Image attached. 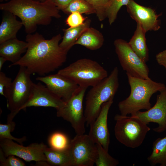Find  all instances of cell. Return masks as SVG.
<instances>
[{
  "instance_id": "1",
  "label": "cell",
  "mask_w": 166,
  "mask_h": 166,
  "mask_svg": "<svg viewBox=\"0 0 166 166\" xmlns=\"http://www.w3.org/2000/svg\"><path fill=\"white\" fill-rule=\"evenodd\" d=\"M62 38L60 34L50 39H45L37 32L27 34L26 41L28 47L25 54L9 67H24L31 74H37L41 76L54 71L61 66L67 59V53L59 46Z\"/></svg>"
},
{
  "instance_id": "2",
  "label": "cell",
  "mask_w": 166,
  "mask_h": 166,
  "mask_svg": "<svg viewBox=\"0 0 166 166\" xmlns=\"http://www.w3.org/2000/svg\"><path fill=\"white\" fill-rule=\"evenodd\" d=\"M0 9L10 12L21 20L27 34L34 32L38 25L49 24L53 18L61 17L59 10L51 0H10L0 4Z\"/></svg>"
},
{
  "instance_id": "3",
  "label": "cell",
  "mask_w": 166,
  "mask_h": 166,
  "mask_svg": "<svg viewBox=\"0 0 166 166\" xmlns=\"http://www.w3.org/2000/svg\"><path fill=\"white\" fill-rule=\"evenodd\" d=\"M131 89L129 96L120 102L118 107L121 115H133L141 109L148 110L151 108L150 99L158 91L165 89L164 83L138 78L126 74Z\"/></svg>"
},
{
  "instance_id": "4",
  "label": "cell",
  "mask_w": 166,
  "mask_h": 166,
  "mask_svg": "<svg viewBox=\"0 0 166 166\" xmlns=\"http://www.w3.org/2000/svg\"><path fill=\"white\" fill-rule=\"evenodd\" d=\"M119 70L115 67L110 74L92 88L87 93L84 114L88 126L99 114L102 104L114 96L119 86Z\"/></svg>"
},
{
  "instance_id": "5",
  "label": "cell",
  "mask_w": 166,
  "mask_h": 166,
  "mask_svg": "<svg viewBox=\"0 0 166 166\" xmlns=\"http://www.w3.org/2000/svg\"><path fill=\"white\" fill-rule=\"evenodd\" d=\"M57 73L74 81L79 86H93L108 76L107 71L97 62L79 59L59 70Z\"/></svg>"
},
{
  "instance_id": "6",
  "label": "cell",
  "mask_w": 166,
  "mask_h": 166,
  "mask_svg": "<svg viewBox=\"0 0 166 166\" xmlns=\"http://www.w3.org/2000/svg\"><path fill=\"white\" fill-rule=\"evenodd\" d=\"M20 67L14 79L4 91L7 101V107L10 111L7 118V122L12 121L22 110L31 93L33 82L31 79V74L25 67Z\"/></svg>"
},
{
  "instance_id": "7",
  "label": "cell",
  "mask_w": 166,
  "mask_h": 166,
  "mask_svg": "<svg viewBox=\"0 0 166 166\" xmlns=\"http://www.w3.org/2000/svg\"><path fill=\"white\" fill-rule=\"evenodd\" d=\"M114 119L116 138L128 147L135 148L140 146L150 130L147 124L134 117L117 114Z\"/></svg>"
},
{
  "instance_id": "8",
  "label": "cell",
  "mask_w": 166,
  "mask_h": 166,
  "mask_svg": "<svg viewBox=\"0 0 166 166\" xmlns=\"http://www.w3.org/2000/svg\"><path fill=\"white\" fill-rule=\"evenodd\" d=\"M116 53L120 65L126 74L141 79L149 80V70L146 62L132 50L128 42L118 39L114 42Z\"/></svg>"
},
{
  "instance_id": "9",
  "label": "cell",
  "mask_w": 166,
  "mask_h": 166,
  "mask_svg": "<svg viewBox=\"0 0 166 166\" xmlns=\"http://www.w3.org/2000/svg\"><path fill=\"white\" fill-rule=\"evenodd\" d=\"M87 88L79 86L77 92L64 105L57 110V116L69 122L76 135L84 134L86 119L83 102Z\"/></svg>"
},
{
  "instance_id": "10",
  "label": "cell",
  "mask_w": 166,
  "mask_h": 166,
  "mask_svg": "<svg viewBox=\"0 0 166 166\" xmlns=\"http://www.w3.org/2000/svg\"><path fill=\"white\" fill-rule=\"evenodd\" d=\"M72 166H93L97 156L96 143L88 135H76L67 149Z\"/></svg>"
},
{
  "instance_id": "11",
  "label": "cell",
  "mask_w": 166,
  "mask_h": 166,
  "mask_svg": "<svg viewBox=\"0 0 166 166\" xmlns=\"http://www.w3.org/2000/svg\"><path fill=\"white\" fill-rule=\"evenodd\" d=\"M47 146L43 143H33L25 147L12 140L0 139V149L6 157L14 155L26 162L46 161L44 151Z\"/></svg>"
},
{
  "instance_id": "12",
  "label": "cell",
  "mask_w": 166,
  "mask_h": 166,
  "mask_svg": "<svg viewBox=\"0 0 166 166\" xmlns=\"http://www.w3.org/2000/svg\"><path fill=\"white\" fill-rule=\"evenodd\" d=\"M36 80L44 83L53 93L65 102L68 101L79 88L74 81L57 73L38 77Z\"/></svg>"
},
{
  "instance_id": "13",
  "label": "cell",
  "mask_w": 166,
  "mask_h": 166,
  "mask_svg": "<svg viewBox=\"0 0 166 166\" xmlns=\"http://www.w3.org/2000/svg\"><path fill=\"white\" fill-rule=\"evenodd\" d=\"M160 93L152 107L146 111H139L131 115L147 124L151 122L158 124V126L153 130L158 133L166 131V88Z\"/></svg>"
},
{
  "instance_id": "14",
  "label": "cell",
  "mask_w": 166,
  "mask_h": 166,
  "mask_svg": "<svg viewBox=\"0 0 166 166\" xmlns=\"http://www.w3.org/2000/svg\"><path fill=\"white\" fill-rule=\"evenodd\" d=\"M113 98L111 97L102 104L98 116L89 125L88 134L96 143H99L108 151L110 143V134L108 127L107 117L109 110L113 103Z\"/></svg>"
},
{
  "instance_id": "15",
  "label": "cell",
  "mask_w": 166,
  "mask_h": 166,
  "mask_svg": "<svg viewBox=\"0 0 166 166\" xmlns=\"http://www.w3.org/2000/svg\"><path fill=\"white\" fill-rule=\"evenodd\" d=\"M65 102L53 93L41 83H33L30 98L22 110L28 107H51L58 110L63 107Z\"/></svg>"
},
{
  "instance_id": "16",
  "label": "cell",
  "mask_w": 166,
  "mask_h": 166,
  "mask_svg": "<svg viewBox=\"0 0 166 166\" xmlns=\"http://www.w3.org/2000/svg\"><path fill=\"white\" fill-rule=\"evenodd\" d=\"M127 11L131 18L139 23L146 32L156 31L160 28L157 15L153 9L139 4L134 0H129L126 6Z\"/></svg>"
},
{
  "instance_id": "17",
  "label": "cell",
  "mask_w": 166,
  "mask_h": 166,
  "mask_svg": "<svg viewBox=\"0 0 166 166\" xmlns=\"http://www.w3.org/2000/svg\"><path fill=\"white\" fill-rule=\"evenodd\" d=\"M27 47L26 42L17 38L9 39L0 43V56L14 64L20 60L21 55L26 52Z\"/></svg>"
},
{
  "instance_id": "18",
  "label": "cell",
  "mask_w": 166,
  "mask_h": 166,
  "mask_svg": "<svg viewBox=\"0 0 166 166\" xmlns=\"http://www.w3.org/2000/svg\"><path fill=\"white\" fill-rule=\"evenodd\" d=\"M0 25V43L16 38L17 34L23 25L16 16L8 11H4Z\"/></svg>"
},
{
  "instance_id": "19",
  "label": "cell",
  "mask_w": 166,
  "mask_h": 166,
  "mask_svg": "<svg viewBox=\"0 0 166 166\" xmlns=\"http://www.w3.org/2000/svg\"><path fill=\"white\" fill-rule=\"evenodd\" d=\"M91 20L87 18L82 25L75 27H69L63 29L64 35L62 40L59 43V46L64 51L68 53L74 45L82 33L90 27Z\"/></svg>"
},
{
  "instance_id": "20",
  "label": "cell",
  "mask_w": 166,
  "mask_h": 166,
  "mask_svg": "<svg viewBox=\"0 0 166 166\" xmlns=\"http://www.w3.org/2000/svg\"><path fill=\"white\" fill-rule=\"evenodd\" d=\"M146 32L137 23L134 35L128 43L132 50L144 61L149 59L148 49L146 43Z\"/></svg>"
},
{
  "instance_id": "21",
  "label": "cell",
  "mask_w": 166,
  "mask_h": 166,
  "mask_svg": "<svg viewBox=\"0 0 166 166\" xmlns=\"http://www.w3.org/2000/svg\"><path fill=\"white\" fill-rule=\"evenodd\" d=\"M104 40L102 34L93 27H89L81 34L75 45H79L92 50L100 48Z\"/></svg>"
},
{
  "instance_id": "22",
  "label": "cell",
  "mask_w": 166,
  "mask_h": 166,
  "mask_svg": "<svg viewBox=\"0 0 166 166\" xmlns=\"http://www.w3.org/2000/svg\"><path fill=\"white\" fill-rule=\"evenodd\" d=\"M44 153L49 166H72V159L67 149L59 150L47 147Z\"/></svg>"
},
{
  "instance_id": "23",
  "label": "cell",
  "mask_w": 166,
  "mask_h": 166,
  "mask_svg": "<svg viewBox=\"0 0 166 166\" xmlns=\"http://www.w3.org/2000/svg\"><path fill=\"white\" fill-rule=\"evenodd\" d=\"M152 148V153L147 158L150 164L154 166L159 164L160 166H166V136L154 141Z\"/></svg>"
},
{
  "instance_id": "24",
  "label": "cell",
  "mask_w": 166,
  "mask_h": 166,
  "mask_svg": "<svg viewBox=\"0 0 166 166\" xmlns=\"http://www.w3.org/2000/svg\"><path fill=\"white\" fill-rule=\"evenodd\" d=\"M62 11L65 14H69L75 12L81 14H95L94 7L85 0H72Z\"/></svg>"
},
{
  "instance_id": "25",
  "label": "cell",
  "mask_w": 166,
  "mask_h": 166,
  "mask_svg": "<svg viewBox=\"0 0 166 166\" xmlns=\"http://www.w3.org/2000/svg\"><path fill=\"white\" fill-rule=\"evenodd\" d=\"M48 141L50 148L59 150H66L70 142L65 135L58 132L51 134L48 138Z\"/></svg>"
},
{
  "instance_id": "26",
  "label": "cell",
  "mask_w": 166,
  "mask_h": 166,
  "mask_svg": "<svg viewBox=\"0 0 166 166\" xmlns=\"http://www.w3.org/2000/svg\"><path fill=\"white\" fill-rule=\"evenodd\" d=\"M97 156L95 164L97 166H116L118 164V161L111 156L101 145L96 143Z\"/></svg>"
},
{
  "instance_id": "27",
  "label": "cell",
  "mask_w": 166,
  "mask_h": 166,
  "mask_svg": "<svg viewBox=\"0 0 166 166\" xmlns=\"http://www.w3.org/2000/svg\"><path fill=\"white\" fill-rule=\"evenodd\" d=\"M106 10L107 18L110 25L115 21L118 13L121 7L128 4L129 0H108Z\"/></svg>"
},
{
  "instance_id": "28",
  "label": "cell",
  "mask_w": 166,
  "mask_h": 166,
  "mask_svg": "<svg viewBox=\"0 0 166 166\" xmlns=\"http://www.w3.org/2000/svg\"><path fill=\"white\" fill-rule=\"evenodd\" d=\"M15 126V123L13 121L7 122L6 124H0V139H6L14 140L22 145L26 140L25 136L21 138H17L12 136L11 132L13 131Z\"/></svg>"
},
{
  "instance_id": "29",
  "label": "cell",
  "mask_w": 166,
  "mask_h": 166,
  "mask_svg": "<svg viewBox=\"0 0 166 166\" xmlns=\"http://www.w3.org/2000/svg\"><path fill=\"white\" fill-rule=\"evenodd\" d=\"M94 7L95 14L100 21L107 18L106 10L108 0H85Z\"/></svg>"
},
{
  "instance_id": "30",
  "label": "cell",
  "mask_w": 166,
  "mask_h": 166,
  "mask_svg": "<svg viewBox=\"0 0 166 166\" xmlns=\"http://www.w3.org/2000/svg\"><path fill=\"white\" fill-rule=\"evenodd\" d=\"M0 165L1 166H25L26 164L21 160L14 155L6 157L0 149Z\"/></svg>"
},
{
  "instance_id": "31",
  "label": "cell",
  "mask_w": 166,
  "mask_h": 166,
  "mask_svg": "<svg viewBox=\"0 0 166 166\" xmlns=\"http://www.w3.org/2000/svg\"><path fill=\"white\" fill-rule=\"evenodd\" d=\"M86 19L83 17L81 14L75 12L69 14L66 18L65 22L69 27H75L82 24Z\"/></svg>"
},
{
  "instance_id": "32",
  "label": "cell",
  "mask_w": 166,
  "mask_h": 166,
  "mask_svg": "<svg viewBox=\"0 0 166 166\" xmlns=\"http://www.w3.org/2000/svg\"><path fill=\"white\" fill-rule=\"evenodd\" d=\"M12 78L6 76L4 73L0 71V94L5 97L4 89L8 88L11 84Z\"/></svg>"
},
{
  "instance_id": "33",
  "label": "cell",
  "mask_w": 166,
  "mask_h": 166,
  "mask_svg": "<svg viewBox=\"0 0 166 166\" xmlns=\"http://www.w3.org/2000/svg\"><path fill=\"white\" fill-rule=\"evenodd\" d=\"M58 9L63 11L72 0H51Z\"/></svg>"
},
{
  "instance_id": "34",
  "label": "cell",
  "mask_w": 166,
  "mask_h": 166,
  "mask_svg": "<svg viewBox=\"0 0 166 166\" xmlns=\"http://www.w3.org/2000/svg\"><path fill=\"white\" fill-rule=\"evenodd\" d=\"M156 59L158 64L164 67L166 70V50H164L157 54Z\"/></svg>"
},
{
  "instance_id": "35",
  "label": "cell",
  "mask_w": 166,
  "mask_h": 166,
  "mask_svg": "<svg viewBox=\"0 0 166 166\" xmlns=\"http://www.w3.org/2000/svg\"><path fill=\"white\" fill-rule=\"evenodd\" d=\"M7 61L6 59L3 57H0V71H1L3 65L5 61Z\"/></svg>"
},
{
  "instance_id": "36",
  "label": "cell",
  "mask_w": 166,
  "mask_h": 166,
  "mask_svg": "<svg viewBox=\"0 0 166 166\" xmlns=\"http://www.w3.org/2000/svg\"><path fill=\"white\" fill-rule=\"evenodd\" d=\"M35 0L40 1V2H44L45 1H46L47 0Z\"/></svg>"
},
{
  "instance_id": "37",
  "label": "cell",
  "mask_w": 166,
  "mask_h": 166,
  "mask_svg": "<svg viewBox=\"0 0 166 166\" xmlns=\"http://www.w3.org/2000/svg\"><path fill=\"white\" fill-rule=\"evenodd\" d=\"M8 0H0V1L1 2H3V1H8Z\"/></svg>"
}]
</instances>
